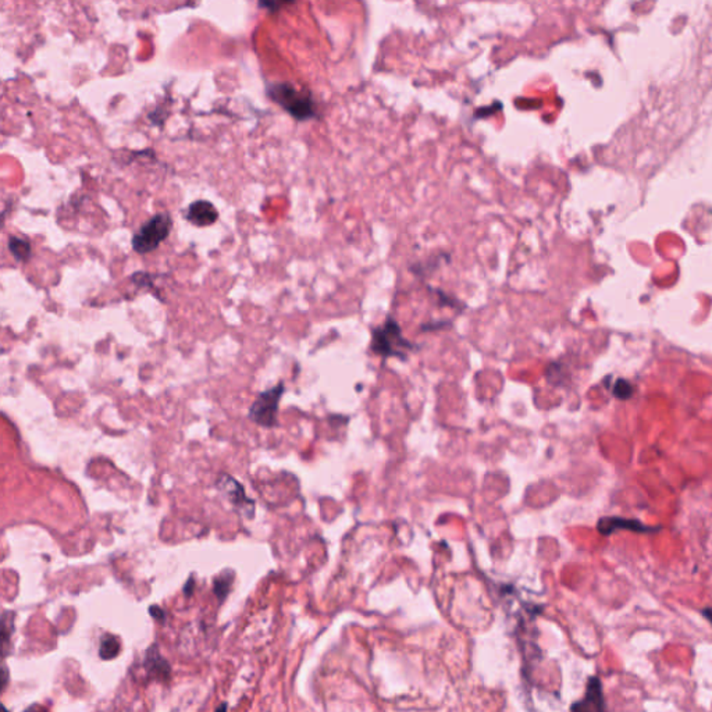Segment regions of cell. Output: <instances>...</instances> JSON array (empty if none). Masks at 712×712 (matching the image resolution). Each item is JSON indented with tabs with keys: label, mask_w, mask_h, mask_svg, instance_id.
Returning a JSON list of instances; mask_svg holds the SVG:
<instances>
[{
	"label": "cell",
	"mask_w": 712,
	"mask_h": 712,
	"mask_svg": "<svg viewBox=\"0 0 712 712\" xmlns=\"http://www.w3.org/2000/svg\"><path fill=\"white\" fill-rule=\"evenodd\" d=\"M370 350L374 355H379L383 359L398 357L400 360H405L409 352L416 350V345H413L403 337L398 321L394 317L388 316L381 326L372 330Z\"/></svg>",
	"instance_id": "obj_1"
},
{
	"label": "cell",
	"mask_w": 712,
	"mask_h": 712,
	"mask_svg": "<svg viewBox=\"0 0 712 712\" xmlns=\"http://www.w3.org/2000/svg\"><path fill=\"white\" fill-rule=\"evenodd\" d=\"M267 93L273 102L280 105L298 121H307L317 116L311 95L298 90L290 83L273 84L268 87Z\"/></svg>",
	"instance_id": "obj_2"
},
{
	"label": "cell",
	"mask_w": 712,
	"mask_h": 712,
	"mask_svg": "<svg viewBox=\"0 0 712 712\" xmlns=\"http://www.w3.org/2000/svg\"><path fill=\"white\" fill-rule=\"evenodd\" d=\"M172 228L173 219L169 213L163 212L152 216L134 234L131 241L134 251L139 255L155 252L170 237Z\"/></svg>",
	"instance_id": "obj_3"
},
{
	"label": "cell",
	"mask_w": 712,
	"mask_h": 712,
	"mask_svg": "<svg viewBox=\"0 0 712 712\" xmlns=\"http://www.w3.org/2000/svg\"><path fill=\"white\" fill-rule=\"evenodd\" d=\"M285 391L284 383L261 393L249 408V417L262 427H273L277 423V412L281 397Z\"/></svg>",
	"instance_id": "obj_4"
},
{
	"label": "cell",
	"mask_w": 712,
	"mask_h": 712,
	"mask_svg": "<svg viewBox=\"0 0 712 712\" xmlns=\"http://www.w3.org/2000/svg\"><path fill=\"white\" fill-rule=\"evenodd\" d=\"M218 489L225 494V497L235 505L237 509L245 512L247 518H254V511H255V502L254 499L248 498L245 494L244 487L231 476L222 475L218 480Z\"/></svg>",
	"instance_id": "obj_5"
},
{
	"label": "cell",
	"mask_w": 712,
	"mask_h": 712,
	"mask_svg": "<svg viewBox=\"0 0 712 712\" xmlns=\"http://www.w3.org/2000/svg\"><path fill=\"white\" fill-rule=\"evenodd\" d=\"M597 530L603 535H611L619 530H629L634 533H655L660 528L646 526L637 519H627L621 516H605L601 518L597 523Z\"/></svg>",
	"instance_id": "obj_6"
},
{
	"label": "cell",
	"mask_w": 712,
	"mask_h": 712,
	"mask_svg": "<svg viewBox=\"0 0 712 712\" xmlns=\"http://www.w3.org/2000/svg\"><path fill=\"white\" fill-rule=\"evenodd\" d=\"M185 219L195 227L205 228L219 220V210L212 202L199 199L186 208Z\"/></svg>",
	"instance_id": "obj_7"
},
{
	"label": "cell",
	"mask_w": 712,
	"mask_h": 712,
	"mask_svg": "<svg viewBox=\"0 0 712 712\" xmlns=\"http://www.w3.org/2000/svg\"><path fill=\"white\" fill-rule=\"evenodd\" d=\"M143 668L150 677H155V679L163 680V682H167L170 679L172 668H170V664L163 658V655L160 654L158 644H152L146 650Z\"/></svg>",
	"instance_id": "obj_8"
},
{
	"label": "cell",
	"mask_w": 712,
	"mask_h": 712,
	"mask_svg": "<svg viewBox=\"0 0 712 712\" xmlns=\"http://www.w3.org/2000/svg\"><path fill=\"white\" fill-rule=\"evenodd\" d=\"M572 710H581V711H604L605 710V701H604V694H603V686L600 679L597 677H590L587 682V690H586V697L583 701L575 704Z\"/></svg>",
	"instance_id": "obj_9"
},
{
	"label": "cell",
	"mask_w": 712,
	"mask_h": 712,
	"mask_svg": "<svg viewBox=\"0 0 712 712\" xmlns=\"http://www.w3.org/2000/svg\"><path fill=\"white\" fill-rule=\"evenodd\" d=\"M7 248L13 255V258L20 263L28 262L32 256V247L27 238L13 235L7 241Z\"/></svg>",
	"instance_id": "obj_10"
},
{
	"label": "cell",
	"mask_w": 712,
	"mask_h": 712,
	"mask_svg": "<svg viewBox=\"0 0 712 712\" xmlns=\"http://www.w3.org/2000/svg\"><path fill=\"white\" fill-rule=\"evenodd\" d=\"M121 647H120V641L116 636L113 634H103L102 639H100V647H99V657L105 661H109V660H113L119 655Z\"/></svg>",
	"instance_id": "obj_11"
},
{
	"label": "cell",
	"mask_w": 712,
	"mask_h": 712,
	"mask_svg": "<svg viewBox=\"0 0 712 712\" xmlns=\"http://www.w3.org/2000/svg\"><path fill=\"white\" fill-rule=\"evenodd\" d=\"M232 581H234V572L230 569L224 571L213 580V593L216 594V597L219 598L220 603H222L227 598V595L230 594Z\"/></svg>",
	"instance_id": "obj_12"
},
{
	"label": "cell",
	"mask_w": 712,
	"mask_h": 712,
	"mask_svg": "<svg viewBox=\"0 0 712 712\" xmlns=\"http://www.w3.org/2000/svg\"><path fill=\"white\" fill-rule=\"evenodd\" d=\"M14 630V614L6 611L1 617V634H3V655H6L8 647V639Z\"/></svg>",
	"instance_id": "obj_13"
},
{
	"label": "cell",
	"mask_w": 712,
	"mask_h": 712,
	"mask_svg": "<svg viewBox=\"0 0 712 712\" xmlns=\"http://www.w3.org/2000/svg\"><path fill=\"white\" fill-rule=\"evenodd\" d=\"M614 394L619 400H627V398L631 397L633 388H631V386L627 381L618 380L617 384H615V387H614Z\"/></svg>",
	"instance_id": "obj_14"
},
{
	"label": "cell",
	"mask_w": 712,
	"mask_h": 712,
	"mask_svg": "<svg viewBox=\"0 0 712 712\" xmlns=\"http://www.w3.org/2000/svg\"><path fill=\"white\" fill-rule=\"evenodd\" d=\"M290 1H292V0H261V6H263V7H266L268 10L274 11V10L280 8L281 4L290 3Z\"/></svg>",
	"instance_id": "obj_15"
},
{
	"label": "cell",
	"mask_w": 712,
	"mask_h": 712,
	"mask_svg": "<svg viewBox=\"0 0 712 712\" xmlns=\"http://www.w3.org/2000/svg\"><path fill=\"white\" fill-rule=\"evenodd\" d=\"M149 614H150L152 618H155V619H158L160 622H165V619H166V615H165L163 610L160 607H158V605H152L149 608Z\"/></svg>",
	"instance_id": "obj_16"
},
{
	"label": "cell",
	"mask_w": 712,
	"mask_h": 712,
	"mask_svg": "<svg viewBox=\"0 0 712 712\" xmlns=\"http://www.w3.org/2000/svg\"><path fill=\"white\" fill-rule=\"evenodd\" d=\"M194 586H195V580H194V578H188L186 584L184 586V594H185L186 597L192 594V588H194Z\"/></svg>",
	"instance_id": "obj_17"
},
{
	"label": "cell",
	"mask_w": 712,
	"mask_h": 712,
	"mask_svg": "<svg viewBox=\"0 0 712 712\" xmlns=\"http://www.w3.org/2000/svg\"><path fill=\"white\" fill-rule=\"evenodd\" d=\"M701 614H703V617H704V618H706V619L712 624V608H704V610L701 611Z\"/></svg>",
	"instance_id": "obj_18"
},
{
	"label": "cell",
	"mask_w": 712,
	"mask_h": 712,
	"mask_svg": "<svg viewBox=\"0 0 712 712\" xmlns=\"http://www.w3.org/2000/svg\"><path fill=\"white\" fill-rule=\"evenodd\" d=\"M1 680H3V686H1V689H4V687H6V683H7V668H6V665H3V676H1Z\"/></svg>",
	"instance_id": "obj_19"
},
{
	"label": "cell",
	"mask_w": 712,
	"mask_h": 712,
	"mask_svg": "<svg viewBox=\"0 0 712 712\" xmlns=\"http://www.w3.org/2000/svg\"><path fill=\"white\" fill-rule=\"evenodd\" d=\"M218 710H219V711H222V710H227V706H220Z\"/></svg>",
	"instance_id": "obj_20"
}]
</instances>
